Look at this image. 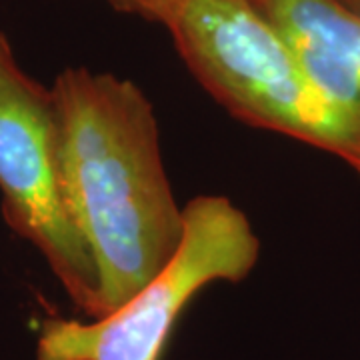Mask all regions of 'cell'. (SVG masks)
Returning <instances> with one entry per match:
<instances>
[{
  "label": "cell",
  "instance_id": "4",
  "mask_svg": "<svg viewBox=\"0 0 360 360\" xmlns=\"http://www.w3.org/2000/svg\"><path fill=\"white\" fill-rule=\"evenodd\" d=\"M0 193L8 226L39 248L77 309L98 319L96 269L63 193L52 92L18 66L4 34H0Z\"/></svg>",
  "mask_w": 360,
  "mask_h": 360
},
{
  "label": "cell",
  "instance_id": "2",
  "mask_svg": "<svg viewBox=\"0 0 360 360\" xmlns=\"http://www.w3.org/2000/svg\"><path fill=\"white\" fill-rule=\"evenodd\" d=\"M260 240L231 198L202 194L184 206L176 255L103 319H46L37 360H162L184 309L212 283H238L257 266Z\"/></svg>",
  "mask_w": 360,
  "mask_h": 360
},
{
  "label": "cell",
  "instance_id": "3",
  "mask_svg": "<svg viewBox=\"0 0 360 360\" xmlns=\"http://www.w3.org/2000/svg\"><path fill=\"white\" fill-rule=\"evenodd\" d=\"M160 22L196 80L232 116L330 153L326 106L252 0H174Z\"/></svg>",
  "mask_w": 360,
  "mask_h": 360
},
{
  "label": "cell",
  "instance_id": "6",
  "mask_svg": "<svg viewBox=\"0 0 360 360\" xmlns=\"http://www.w3.org/2000/svg\"><path fill=\"white\" fill-rule=\"evenodd\" d=\"M112 2L129 13L141 14L144 18L160 22L162 14L167 13V8L174 0H112Z\"/></svg>",
  "mask_w": 360,
  "mask_h": 360
},
{
  "label": "cell",
  "instance_id": "7",
  "mask_svg": "<svg viewBox=\"0 0 360 360\" xmlns=\"http://www.w3.org/2000/svg\"><path fill=\"white\" fill-rule=\"evenodd\" d=\"M330 2H335L336 6H340L342 11H347V13L354 14V16L360 18V0H330Z\"/></svg>",
  "mask_w": 360,
  "mask_h": 360
},
{
  "label": "cell",
  "instance_id": "5",
  "mask_svg": "<svg viewBox=\"0 0 360 360\" xmlns=\"http://www.w3.org/2000/svg\"><path fill=\"white\" fill-rule=\"evenodd\" d=\"M283 34L330 118V155L360 176V18L330 0H252Z\"/></svg>",
  "mask_w": 360,
  "mask_h": 360
},
{
  "label": "cell",
  "instance_id": "1",
  "mask_svg": "<svg viewBox=\"0 0 360 360\" xmlns=\"http://www.w3.org/2000/svg\"><path fill=\"white\" fill-rule=\"evenodd\" d=\"M60 180L98 276V319L124 304L176 255L184 234L160 130L129 78L66 68L51 86Z\"/></svg>",
  "mask_w": 360,
  "mask_h": 360
}]
</instances>
